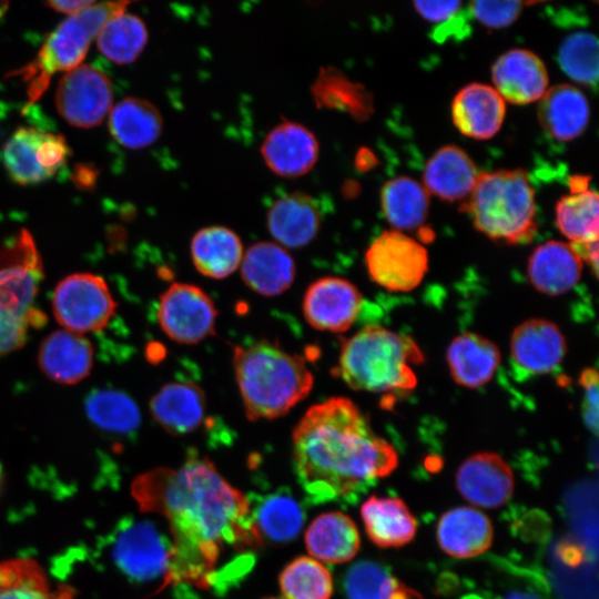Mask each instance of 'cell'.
Here are the masks:
<instances>
[{
	"mask_svg": "<svg viewBox=\"0 0 599 599\" xmlns=\"http://www.w3.org/2000/svg\"><path fill=\"white\" fill-rule=\"evenodd\" d=\"M423 362L424 353L413 338L368 325L343 339L332 374L354 390L407 393L417 385L413 366Z\"/></svg>",
	"mask_w": 599,
	"mask_h": 599,
	"instance_id": "obj_4",
	"label": "cell"
},
{
	"mask_svg": "<svg viewBox=\"0 0 599 599\" xmlns=\"http://www.w3.org/2000/svg\"><path fill=\"white\" fill-rule=\"evenodd\" d=\"M311 556L329 564L353 559L359 550L361 538L355 522L342 511L324 512L316 517L305 534Z\"/></svg>",
	"mask_w": 599,
	"mask_h": 599,
	"instance_id": "obj_30",
	"label": "cell"
},
{
	"mask_svg": "<svg viewBox=\"0 0 599 599\" xmlns=\"http://www.w3.org/2000/svg\"><path fill=\"white\" fill-rule=\"evenodd\" d=\"M365 264L374 283L389 292L415 290L428 270L425 246L404 232L379 234L365 253Z\"/></svg>",
	"mask_w": 599,
	"mask_h": 599,
	"instance_id": "obj_10",
	"label": "cell"
},
{
	"mask_svg": "<svg viewBox=\"0 0 599 599\" xmlns=\"http://www.w3.org/2000/svg\"><path fill=\"white\" fill-rule=\"evenodd\" d=\"M241 276L246 286L263 296L287 291L296 276V265L288 251L274 242H257L243 254Z\"/></svg>",
	"mask_w": 599,
	"mask_h": 599,
	"instance_id": "obj_24",
	"label": "cell"
},
{
	"mask_svg": "<svg viewBox=\"0 0 599 599\" xmlns=\"http://www.w3.org/2000/svg\"><path fill=\"white\" fill-rule=\"evenodd\" d=\"M446 358L455 383L475 389L491 380L500 363V352L493 341L467 332L450 342Z\"/></svg>",
	"mask_w": 599,
	"mask_h": 599,
	"instance_id": "obj_26",
	"label": "cell"
},
{
	"mask_svg": "<svg viewBox=\"0 0 599 599\" xmlns=\"http://www.w3.org/2000/svg\"><path fill=\"white\" fill-rule=\"evenodd\" d=\"M110 554L114 565L130 580L162 581V586H167L172 541L152 521L123 519L111 535Z\"/></svg>",
	"mask_w": 599,
	"mask_h": 599,
	"instance_id": "obj_8",
	"label": "cell"
},
{
	"mask_svg": "<svg viewBox=\"0 0 599 599\" xmlns=\"http://www.w3.org/2000/svg\"><path fill=\"white\" fill-rule=\"evenodd\" d=\"M389 599H423L422 595L398 581Z\"/></svg>",
	"mask_w": 599,
	"mask_h": 599,
	"instance_id": "obj_48",
	"label": "cell"
},
{
	"mask_svg": "<svg viewBox=\"0 0 599 599\" xmlns=\"http://www.w3.org/2000/svg\"><path fill=\"white\" fill-rule=\"evenodd\" d=\"M556 224L572 245L598 241L599 199L597 192L572 187L556 204Z\"/></svg>",
	"mask_w": 599,
	"mask_h": 599,
	"instance_id": "obj_35",
	"label": "cell"
},
{
	"mask_svg": "<svg viewBox=\"0 0 599 599\" xmlns=\"http://www.w3.org/2000/svg\"><path fill=\"white\" fill-rule=\"evenodd\" d=\"M557 60L573 81L592 89L598 83V40L588 31H575L561 42Z\"/></svg>",
	"mask_w": 599,
	"mask_h": 599,
	"instance_id": "obj_40",
	"label": "cell"
},
{
	"mask_svg": "<svg viewBox=\"0 0 599 599\" xmlns=\"http://www.w3.org/2000/svg\"><path fill=\"white\" fill-rule=\"evenodd\" d=\"M579 257L581 258L582 263L588 264L593 275H598V241L580 244V245H572Z\"/></svg>",
	"mask_w": 599,
	"mask_h": 599,
	"instance_id": "obj_45",
	"label": "cell"
},
{
	"mask_svg": "<svg viewBox=\"0 0 599 599\" xmlns=\"http://www.w3.org/2000/svg\"><path fill=\"white\" fill-rule=\"evenodd\" d=\"M16 254L12 263L0 267V356L21 347L30 327L44 321L34 308L42 265L27 231L17 240Z\"/></svg>",
	"mask_w": 599,
	"mask_h": 599,
	"instance_id": "obj_7",
	"label": "cell"
},
{
	"mask_svg": "<svg viewBox=\"0 0 599 599\" xmlns=\"http://www.w3.org/2000/svg\"><path fill=\"white\" fill-rule=\"evenodd\" d=\"M70 153L62 135L20 128L4 144L3 162L14 182L29 185L54 175L65 164Z\"/></svg>",
	"mask_w": 599,
	"mask_h": 599,
	"instance_id": "obj_12",
	"label": "cell"
},
{
	"mask_svg": "<svg viewBox=\"0 0 599 599\" xmlns=\"http://www.w3.org/2000/svg\"><path fill=\"white\" fill-rule=\"evenodd\" d=\"M362 304V293L352 282L325 276L307 287L302 309L306 322L313 328L343 333L357 319Z\"/></svg>",
	"mask_w": 599,
	"mask_h": 599,
	"instance_id": "obj_14",
	"label": "cell"
},
{
	"mask_svg": "<svg viewBox=\"0 0 599 599\" xmlns=\"http://www.w3.org/2000/svg\"><path fill=\"white\" fill-rule=\"evenodd\" d=\"M233 366L250 420L284 416L308 396L314 384L302 356L266 341L234 346Z\"/></svg>",
	"mask_w": 599,
	"mask_h": 599,
	"instance_id": "obj_3",
	"label": "cell"
},
{
	"mask_svg": "<svg viewBox=\"0 0 599 599\" xmlns=\"http://www.w3.org/2000/svg\"><path fill=\"white\" fill-rule=\"evenodd\" d=\"M112 104V85L100 70L80 64L68 71L59 82L55 105L60 115L71 125H99Z\"/></svg>",
	"mask_w": 599,
	"mask_h": 599,
	"instance_id": "obj_13",
	"label": "cell"
},
{
	"mask_svg": "<svg viewBox=\"0 0 599 599\" xmlns=\"http://www.w3.org/2000/svg\"><path fill=\"white\" fill-rule=\"evenodd\" d=\"M162 116L149 101L125 98L111 111L109 129L123 146L136 150L154 143L162 132Z\"/></svg>",
	"mask_w": 599,
	"mask_h": 599,
	"instance_id": "obj_33",
	"label": "cell"
},
{
	"mask_svg": "<svg viewBox=\"0 0 599 599\" xmlns=\"http://www.w3.org/2000/svg\"><path fill=\"white\" fill-rule=\"evenodd\" d=\"M2 485H3V469H2V466L0 464V491L2 489Z\"/></svg>",
	"mask_w": 599,
	"mask_h": 599,
	"instance_id": "obj_51",
	"label": "cell"
},
{
	"mask_svg": "<svg viewBox=\"0 0 599 599\" xmlns=\"http://www.w3.org/2000/svg\"><path fill=\"white\" fill-rule=\"evenodd\" d=\"M7 7H8V2L0 1V18H2V16L4 14Z\"/></svg>",
	"mask_w": 599,
	"mask_h": 599,
	"instance_id": "obj_50",
	"label": "cell"
},
{
	"mask_svg": "<svg viewBox=\"0 0 599 599\" xmlns=\"http://www.w3.org/2000/svg\"><path fill=\"white\" fill-rule=\"evenodd\" d=\"M148 41L144 22L131 13H121L105 23L98 34L101 53L118 64L133 62L143 51Z\"/></svg>",
	"mask_w": 599,
	"mask_h": 599,
	"instance_id": "obj_38",
	"label": "cell"
},
{
	"mask_svg": "<svg viewBox=\"0 0 599 599\" xmlns=\"http://www.w3.org/2000/svg\"><path fill=\"white\" fill-rule=\"evenodd\" d=\"M217 309L199 286L173 283L160 296L158 322L172 341L194 345L215 334Z\"/></svg>",
	"mask_w": 599,
	"mask_h": 599,
	"instance_id": "obj_11",
	"label": "cell"
},
{
	"mask_svg": "<svg viewBox=\"0 0 599 599\" xmlns=\"http://www.w3.org/2000/svg\"><path fill=\"white\" fill-rule=\"evenodd\" d=\"M292 443L297 479L312 504L351 499L398 465L395 447L342 396L311 406L294 428Z\"/></svg>",
	"mask_w": 599,
	"mask_h": 599,
	"instance_id": "obj_2",
	"label": "cell"
},
{
	"mask_svg": "<svg viewBox=\"0 0 599 599\" xmlns=\"http://www.w3.org/2000/svg\"><path fill=\"white\" fill-rule=\"evenodd\" d=\"M280 588L285 599H329L334 587L332 575L324 565L302 556L282 570Z\"/></svg>",
	"mask_w": 599,
	"mask_h": 599,
	"instance_id": "obj_39",
	"label": "cell"
},
{
	"mask_svg": "<svg viewBox=\"0 0 599 599\" xmlns=\"http://www.w3.org/2000/svg\"><path fill=\"white\" fill-rule=\"evenodd\" d=\"M478 174L475 163L463 149L445 145L427 161L423 186L428 194L454 202L470 195Z\"/></svg>",
	"mask_w": 599,
	"mask_h": 599,
	"instance_id": "obj_27",
	"label": "cell"
},
{
	"mask_svg": "<svg viewBox=\"0 0 599 599\" xmlns=\"http://www.w3.org/2000/svg\"><path fill=\"white\" fill-rule=\"evenodd\" d=\"M386 220L397 231L418 229L426 221L429 194L426 189L407 176L386 182L380 193Z\"/></svg>",
	"mask_w": 599,
	"mask_h": 599,
	"instance_id": "obj_34",
	"label": "cell"
},
{
	"mask_svg": "<svg viewBox=\"0 0 599 599\" xmlns=\"http://www.w3.org/2000/svg\"><path fill=\"white\" fill-rule=\"evenodd\" d=\"M567 352L566 337L557 324L530 318L518 325L510 338L514 367L525 375H544L555 370Z\"/></svg>",
	"mask_w": 599,
	"mask_h": 599,
	"instance_id": "obj_16",
	"label": "cell"
},
{
	"mask_svg": "<svg viewBox=\"0 0 599 599\" xmlns=\"http://www.w3.org/2000/svg\"><path fill=\"white\" fill-rule=\"evenodd\" d=\"M440 549L457 559L474 558L493 544L490 519L475 507L451 508L440 517L436 529Z\"/></svg>",
	"mask_w": 599,
	"mask_h": 599,
	"instance_id": "obj_23",
	"label": "cell"
},
{
	"mask_svg": "<svg viewBox=\"0 0 599 599\" xmlns=\"http://www.w3.org/2000/svg\"><path fill=\"white\" fill-rule=\"evenodd\" d=\"M97 3L94 0H67V1H49L47 4L58 12L73 16L83 9H87Z\"/></svg>",
	"mask_w": 599,
	"mask_h": 599,
	"instance_id": "obj_46",
	"label": "cell"
},
{
	"mask_svg": "<svg viewBox=\"0 0 599 599\" xmlns=\"http://www.w3.org/2000/svg\"><path fill=\"white\" fill-rule=\"evenodd\" d=\"M126 1L102 2L70 16L51 33L37 59L23 69L29 82L30 102L47 89L58 71H71L84 59L90 42L108 21L125 12Z\"/></svg>",
	"mask_w": 599,
	"mask_h": 599,
	"instance_id": "obj_6",
	"label": "cell"
},
{
	"mask_svg": "<svg viewBox=\"0 0 599 599\" xmlns=\"http://www.w3.org/2000/svg\"><path fill=\"white\" fill-rule=\"evenodd\" d=\"M504 599H542L538 593L529 590H512Z\"/></svg>",
	"mask_w": 599,
	"mask_h": 599,
	"instance_id": "obj_49",
	"label": "cell"
},
{
	"mask_svg": "<svg viewBox=\"0 0 599 599\" xmlns=\"http://www.w3.org/2000/svg\"><path fill=\"white\" fill-rule=\"evenodd\" d=\"M52 308L64 329L82 335L104 328L115 313L116 302L101 276L74 273L57 284Z\"/></svg>",
	"mask_w": 599,
	"mask_h": 599,
	"instance_id": "obj_9",
	"label": "cell"
},
{
	"mask_svg": "<svg viewBox=\"0 0 599 599\" xmlns=\"http://www.w3.org/2000/svg\"><path fill=\"white\" fill-rule=\"evenodd\" d=\"M416 11L426 20L439 24L455 17L463 8L460 1H415Z\"/></svg>",
	"mask_w": 599,
	"mask_h": 599,
	"instance_id": "obj_44",
	"label": "cell"
},
{
	"mask_svg": "<svg viewBox=\"0 0 599 599\" xmlns=\"http://www.w3.org/2000/svg\"><path fill=\"white\" fill-rule=\"evenodd\" d=\"M266 166L282 177H298L309 172L317 162L319 145L305 125L284 121L264 138L261 148Z\"/></svg>",
	"mask_w": 599,
	"mask_h": 599,
	"instance_id": "obj_17",
	"label": "cell"
},
{
	"mask_svg": "<svg viewBox=\"0 0 599 599\" xmlns=\"http://www.w3.org/2000/svg\"><path fill=\"white\" fill-rule=\"evenodd\" d=\"M250 501L253 525L261 541L283 545L301 532L305 512L288 491L277 490Z\"/></svg>",
	"mask_w": 599,
	"mask_h": 599,
	"instance_id": "obj_31",
	"label": "cell"
},
{
	"mask_svg": "<svg viewBox=\"0 0 599 599\" xmlns=\"http://www.w3.org/2000/svg\"><path fill=\"white\" fill-rule=\"evenodd\" d=\"M398 581L380 564L361 560L346 571L343 590L346 599H389Z\"/></svg>",
	"mask_w": 599,
	"mask_h": 599,
	"instance_id": "obj_41",
	"label": "cell"
},
{
	"mask_svg": "<svg viewBox=\"0 0 599 599\" xmlns=\"http://www.w3.org/2000/svg\"><path fill=\"white\" fill-rule=\"evenodd\" d=\"M506 102L495 88L470 83L455 95L451 118L458 131L475 140L493 138L501 128Z\"/></svg>",
	"mask_w": 599,
	"mask_h": 599,
	"instance_id": "obj_22",
	"label": "cell"
},
{
	"mask_svg": "<svg viewBox=\"0 0 599 599\" xmlns=\"http://www.w3.org/2000/svg\"><path fill=\"white\" fill-rule=\"evenodd\" d=\"M132 495L144 512L169 525L172 560L169 585L226 588L253 566L261 545L248 498L206 457L190 455L179 468L140 475Z\"/></svg>",
	"mask_w": 599,
	"mask_h": 599,
	"instance_id": "obj_1",
	"label": "cell"
},
{
	"mask_svg": "<svg viewBox=\"0 0 599 599\" xmlns=\"http://www.w3.org/2000/svg\"><path fill=\"white\" fill-rule=\"evenodd\" d=\"M240 236L231 229L212 225L199 230L191 241V257L204 276L221 280L240 267L243 257Z\"/></svg>",
	"mask_w": 599,
	"mask_h": 599,
	"instance_id": "obj_32",
	"label": "cell"
},
{
	"mask_svg": "<svg viewBox=\"0 0 599 599\" xmlns=\"http://www.w3.org/2000/svg\"><path fill=\"white\" fill-rule=\"evenodd\" d=\"M583 263L569 243L550 240L538 245L528 258L527 274L536 291L559 296L580 281Z\"/></svg>",
	"mask_w": 599,
	"mask_h": 599,
	"instance_id": "obj_21",
	"label": "cell"
},
{
	"mask_svg": "<svg viewBox=\"0 0 599 599\" xmlns=\"http://www.w3.org/2000/svg\"><path fill=\"white\" fill-rule=\"evenodd\" d=\"M0 599H73L69 588L52 590L42 567L33 559L0 562Z\"/></svg>",
	"mask_w": 599,
	"mask_h": 599,
	"instance_id": "obj_36",
	"label": "cell"
},
{
	"mask_svg": "<svg viewBox=\"0 0 599 599\" xmlns=\"http://www.w3.org/2000/svg\"><path fill=\"white\" fill-rule=\"evenodd\" d=\"M365 531L379 548H398L413 540L417 522L407 505L397 497L370 496L361 506Z\"/></svg>",
	"mask_w": 599,
	"mask_h": 599,
	"instance_id": "obj_28",
	"label": "cell"
},
{
	"mask_svg": "<svg viewBox=\"0 0 599 599\" xmlns=\"http://www.w3.org/2000/svg\"><path fill=\"white\" fill-rule=\"evenodd\" d=\"M463 210L494 241L525 244L537 233L535 192L521 169L480 172Z\"/></svg>",
	"mask_w": 599,
	"mask_h": 599,
	"instance_id": "obj_5",
	"label": "cell"
},
{
	"mask_svg": "<svg viewBox=\"0 0 599 599\" xmlns=\"http://www.w3.org/2000/svg\"><path fill=\"white\" fill-rule=\"evenodd\" d=\"M84 408L90 422L109 434L128 435L141 424L139 406L122 390L94 389L87 396Z\"/></svg>",
	"mask_w": 599,
	"mask_h": 599,
	"instance_id": "obj_37",
	"label": "cell"
},
{
	"mask_svg": "<svg viewBox=\"0 0 599 599\" xmlns=\"http://www.w3.org/2000/svg\"><path fill=\"white\" fill-rule=\"evenodd\" d=\"M579 384L583 388L582 416L586 425L595 433L598 428V373L595 368H586L581 372Z\"/></svg>",
	"mask_w": 599,
	"mask_h": 599,
	"instance_id": "obj_43",
	"label": "cell"
},
{
	"mask_svg": "<svg viewBox=\"0 0 599 599\" xmlns=\"http://www.w3.org/2000/svg\"><path fill=\"white\" fill-rule=\"evenodd\" d=\"M495 90L512 104L540 100L548 90V72L542 60L526 49L501 54L491 69Z\"/></svg>",
	"mask_w": 599,
	"mask_h": 599,
	"instance_id": "obj_18",
	"label": "cell"
},
{
	"mask_svg": "<svg viewBox=\"0 0 599 599\" xmlns=\"http://www.w3.org/2000/svg\"><path fill=\"white\" fill-rule=\"evenodd\" d=\"M522 2L519 1H473L468 11L481 24L491 29L510 26L520 14Z\"/></svg>",
	"mask_w": 599,
	"mask_h": 599,
	"instance_id": "obj_42",
	"label": "cell"
},
{
	"mask_svg": "<svg viewBox=\"0 0 599 599\" xmlns=\"http://www.w3.org/2000/svg\"><path fill=\"white\" fill-rule=\"evenodd\" d=\"M91 342L81 334L67 329L54 331L41 343L38 363L52 382L72 385L84 379L93 367Z\"/></svg>",
	"mask_w": 599,
	"mask_h": 599,
	"instance_id": "obj_20",
	"label": "cell"
},
{
	"mask_svg": "<svg viewBox=\"0 0 599 599\" xmlns=\"http://www.w3.org/2000/svg\"><path fill=\"white\" fill-rule=\"evenodd\" d=\"M98 173L93 167L82 164L74 170L72 180L78 187L87 190L94 185Z\"/></svg>",
	"mask_w": 599,
	"mask_h": 599,
	"instance_id": "obj_47",
	"label": "cell"
},
{
	"mask_svg": "<svg viewBox=\"0 0 599 599\" xmlns=\"http://www.w3.org/2000/svg\"><path fill=\"white\" fill-rule=\"evenodd\" d=\"M150 412L165 432L176 436L189 435L205 422L206 398L195 383L171 382L151 398Z\"/></svg>",
	"mask_w": 599,
	"mask_h": 599,
	"instance_id": "obj_19",
	"label": "cell"
},
{
	"mask_svg": "<svg viewBox=\"0 0 599 599\" xmlns=\"http://www.w3.org/2000/svg\"><path fill=\"white\" fill-rule=\"evenodd\" d=\"M321 222L315 200L298 192L274 201L266 216L273 238L281 246L290 248H300L311 243L319 231Z\"/></svg>",
	"mask_w": 599,
	"mask_h": 599,
	"instance_id": "obj_25",
	"label": "cell"
},
{
	"mask_svg": "<svg viewBox=\"0 0 599 599\" xmlns=\"http://www.w3.org/2000/svg\"><path fill=\"white\" fill-rule=\"evenodd\" d=\"M267 599H281V598H267Z\"/></svg>",
	"mask_w": 599,
	"mask_h": 599,
	"instance_id": "obj_52",
	"label": "cell"
},
{
	"mask_svg": "<svg viewBox=\"0 0 599 599\" xmlns=\"http://www.w3.org/2000/svg\"><path fill=\"white\" fill-rule=\"evenodd\" d=\"M456 486L473 506L494 509L504 506L512 496L515 477L510 466L493 451L476 453L457 469Z\"/></svg>",
	"mask_w": 599,
	"mask_h": 599,
	"instance_id": "obj_15",
	"label": "cell"
},
{
	"mask_svg": "<svg viewBox=\"0 0 599 599\" xmlns=\"http://www.w3.org/2000/svg\"><path fill=\"white\" fill-rule=\"evenodd\" d=\"M544 130L555 140L567 142L579 136L589 121L586 95L570 84H558L546 91L538 106Z\"/></svg>",
	"mask_w": 599,
	"mask_h": 599,
	"instance_id": "obj_29",
	"label": "cell"
}]
</instances>
